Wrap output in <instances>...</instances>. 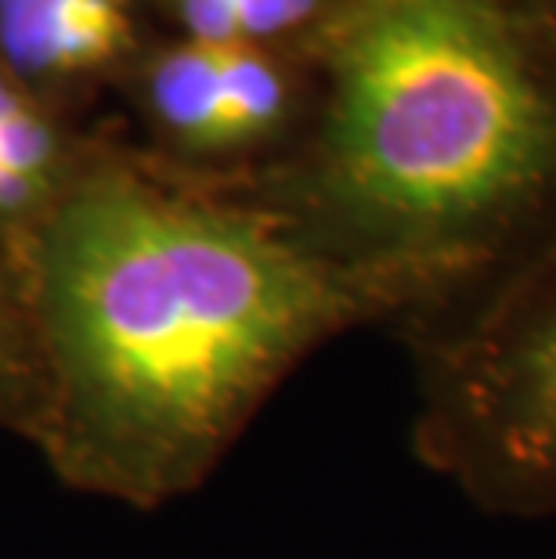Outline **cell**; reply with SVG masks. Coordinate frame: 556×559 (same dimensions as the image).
I'll use <instances>...</instances> for the list:
<instances>
[{"label":"cell","mask_w":556,"mask_h":559,"mask_svg":"<svg viewBox=\"0 0 556 559\" xmlns=\"http://www.w3.org/2000/svg\"><path fill=\"white\" fill-rule=\"evenodd\" d=\"M11 285L44 394L33 448L134 509L203 487L326 343L434 311L419 282L326 257L239 185L105 141Z\"/></svg>","instance_id":"obj_1"},{"label":"cell","mask_w":556,"mask_h":559,"mask_svg":"<svg viewBox=\"0 0 556 559\" xmlns=\"http://www.w3.org/2000/svg\"><path fill=\"white\" fill-rule=\"evenodd\" d=\"M315 102L239 185L326 257L434 311L556 235V40L520 0H336Z\"/></svg>","instance_id":"obj_2"},{"label":"cell","mask_w":556,"mask_h":559,"mask_svg":"<svg viewBox=\"0 0 556 559\" xmlns=\"http://www.w3.org/2000/svg\"><path fill=\"white\" fill-rule=\"evenodd\" d=\"M398 336L423 466L492 516H556V235Z\"/></svg>","instance_id":"obj_3"},{"label":"cell","mask_w":556,"mask_h":559,"mask_svg":"<svg viewBox=\"0 0 556 559\" xmlns=\"http://www.w3.org/2000/svg\"><path fill=\"white\" fill-rule=\"evenodd\" d=\"M156 156L210 181H246L297 145L315 102L297 47L174 37L141 55L123 83Z\"/></svg>","instance_id":"obj_4"},{"label":"cell","mask_w":556,"mask_h":559,"mask_svg":"<svg viewBox=\"0 0 556 559\" xmlns=\"http://www.w3.org/2000/svg\"><path fill=\"white\" fill-rule=\"evenodd\" d=\"M145 51L138 0H0V66L58 112L127 83Z\"/></svg>","instance_id":"obj_5"},{"label":"cell","mask_w":556,"mask_h":559,"mask_svg":"<svg viewBox=\"0 0 556 559\" xmlns=\"http://www.w3.org/2000/svg\"><path fill=\"white\" fill-rule=\"evenodd\" d=\"M91 148L66 112L51 109L0 66V275L11 271L73 181Z\"/></svg>","instance_id":"obj_6"},{"label":"cell","mask_w":556,"mask_h":559,"mask_svg":"<svg viewBox=\"0 0 556 559\" xmlns=\"http://www.w3.org/2000/svg\"><path fill=\"white\" fill-rule=\"evenodd\" d=\"M163 8L177 37L304 51L333 15L336 0H163Z\"/></svg>","instance_id":"obj_7"},{"label":"cell","mask_w":556,"mask_h":559,"mask_svg":"<svg viewBox=\"0 0 556 559\" xmlns=\"http://www.w3.org/2000/svg\"><path fill=\"white\" fill-rule=\"evenodd\" d=\"M40 412L44 394L29 329L15 289L0 275V430L33 444L40 430Z\"/></svg>","instance_id":"obj_8"},{"label":"cell","mask_w":556,"mask_h":559,"mask_svg":"<svg viewBox=\"0 0 556 559\" xmlns=\"http://www.w3.org/2000/svg\"><path fill=\"white\" fill-rule=\"evenodd\" d=\"M531 15H535L542 26H546L553 33V40H556V0H520Z\"/></svg>","instance_id":"obj_9"}]
</instances>
